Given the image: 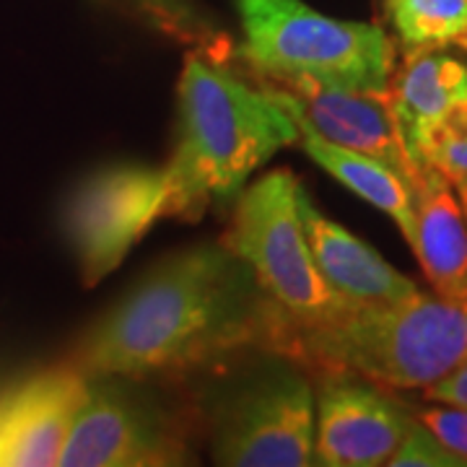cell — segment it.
I'll use <instances>...</instances> for the list:
<instances>
[{
  "instance_id": "cell-24",
  "label": "cell",
  "mask_w": 467,
  "mask_h": 467,
  "mask_svg": "<svg viewBox=\"0 0 467 467\" xmlns=\"http://www.w3.org/2000/svg\"><path fill=\"white\" fill-rule=\"evenodd\" d=\"M387 3H392V0H387Z\"/></svg>"
},
{
  "instance_id": "cell-4",
  "label": "cell",
  "mask_w": 467,
  "mask_h": 467,
  "mask_svg": "<svg viewBox=\"0 0 467 467\" xmlns=\"http://www.w3.org/2000/svg\"><path fill=\"white\" fill-rule=\"evenodd\" d=\"M244 57L270 81H317L382 94L395 70V47L382 26L317 14L301 0H236Z\"/></svg>"
},
{
  "instance_id": "cell-14",
  "label": "cell",
  "mask_w": 467,
  "mask_h": 467,
  "mask_svg": "<svg viewBox=\"0 0 467 467\" xmlns=\"http://www.w3.org/2000/svg\"><path fill=\"white\" fill-rule=\"evenodd\" d=\"M465 94L467 66L439 50L408 55L400 73L389 78V107L418 167L431 130Z\"/></svg>"
},
{
  "instance_id": "cell-21",
  "label": "cell",
  "mask_w": 467,
  "mask_h": 467,
  "mask_svg": "<svg viewBox=\"0 0 467 467\" xmlns=\"http://www.w3.org/2000/svg\"><path fill=\"white\" fill-rule=\"evenodd\" d=\"M451 187H454V192H457V201L462 205V213L467 218V177H457V180H450Z\"/></svg>"
},
{
  "instance_id": "cell-12",
  "label": "cell",
  "mask_w": 467,
  "mask_h": 467,
  "mask_svg": "<svg viewBox=\"0 0 467 467\" xmlns=\"http://www.w3.org/2000/svg\"><path fill=\"white\" fill-rule=\"evenodd\" d=\"M296 205L319 275L343 304H389L418 294L410 278L398 273L348 229L322 216L301 184L296 190Z\"/></svg>"
},
{
  "instance_id": "cell-17",
  "label": "cell",
  "mask_w": 467,
  "mask_h": 467,
  "mask_svg": "<svg viewBox=\"0 0 467 467\" xmlns=\"http://www.w3.org/2000/svg\"><path fill=\"white\" fill-rule=\"evenodd\" d=\"M420 167L439 169L447 180L467 177V94L431 130L420 150Z\"/></svg>"
},
{
  "instance_id": "cell-19",
  "label": "cell",
  "mask_w": 467,
  "mask_h": 467,
  "mask_svg": "<svg viewBox=\"0 0 467 467\" xmlns=\"http://www.w3.org/2000/svg\"><path fill=\"white\" fill-rule=\"evenodd\" d=\"M413 418L423 423L431 434L467 465V408L441 405L439 408H418Z\"/></svg>"
},
{
  "instance_id": "cell-6",
  "label": "cell",
  "mask_w": 467,
  "mask_h": 467,
  "mask_svg": "<svg viewBox=\"0 0 467 467\" xmlns=\"http://www.w3.org/2000/svg\"><path fill=\"white\" fill-rule=\"evenodd\" d=\"M161 216H171L167 169L115 164L88 174L66 205V236L86 285L122 265Z\"/></svg>"
},
{
  "instance_id": "cell-7",
  "label": "cell",
  "mask_w": 467,
  "mask_h": 467,
  "mask_svg": "<svg viewBox=\"0 0 467 467\" xmlns=\"http://www.w3.org/2000/svg\"><path fill=\"white\" fill-rule=\"evenodd\" d=\"M216 462L315 465V392L294 367H273L236 389L218 420Z\"/></svg>"
},
{
  "instance_id": "cell-5",
  "label": "cell",
  "mask_w": 467,
  "mask_h": 467,
  "mask_svg": "<svg viewBox=\"0 0 467 467\" xmlns=\"http://www.w3.org/2000/svg\"><path fill=\"white\" fill-rule=\"evenodd\" d=\"M299 182L275 169L250 184L236 202L223 247L250 267L254 284L291 325H309L333 315L343 301L319 275L301 229Z\"/></svg>"
},
{
  "instance_id": "cell-3",
  "label": "cell",
  "mask_w": 467,
  "mask_h": 467,
  "mask_svg": "<svg viewBox=\"0 0 467 467\" xmlns=\"http://www.w3.org/2000/svg\"><path fill=\"white\" fill-rule=\"evenodd\" d=\"M177 150L167 167L171 213L195 216L211 198H234L257 169L296 140V125L265 88L239 81L201 55L177 84Z\"/></svg>"
},
{
  "instance_id": "cell-2",
  "label": "cell",
  "mask_w": 467,
  "mask_h": 467,
  "mask_svg": "<svg viewBox=\"0 0 467 467\" xmlns=\"http://www.w3.org/2000/svg\"><path fill=\"white\" fill-rule=\"evenodd\" d=\"M270 340L330 377H356L379 389H426L467 356V309L418 291L389 304H343L309 325H291L281 315Z\"/></svg>"
},
{
  "instance_id": "cell-1",
  "label": "cell",
  "mask_w": 467,
  "mask_h": 467,
  "mask_svg": "<svg viewBox=\"0 0 467 467\" xmlns=\"http://www.w3.org/2000/svg\"><path fill=\"white\" fill-rule=\"evenodd\" d=\"M254 285L250 267L226 247L177 252L84 335L70 367L86 379L150 377L270 337L278 309L263 304Z\"/></svg>"
},
{
  "instance_id": "cell-10",
  "label": "cell",
  "mask_w": 467,
  "mask_h": 467,
  "mask_svg": "<svg viewBox=\"0 0 467 467\" xmlns=\"http://www.w3.org/2000/svg\"><path fill=\"white\" fill-rule=\"evenodd\" d=\"M413 416L379 387L330 377L315 402V462L325 467L387 465Z\"/></svg>"
},
{
  "instance_id": "cell-22",
  "label": "cell",
  "mask_w": 467,
  "mask_h": 467,
  "mask_svg": "<svg viewBox=\"0 0 467 467\" xmlns=\"http://www.w3.org/2000/svg\"><path fill=\"white\" fill-rule=\"evenodd\" d=\"M457 42H460V45H462V47H465V50H467V29H465V34H462V36L457 39Z\"/></svg>"
},
{
  "instance_id": "cell-8",
  "label": "cell",
  "mask_w": 467,
  "mask_h": 467,
  "mask_svg": "<svg viewBox=\"0 0 467 467\" xmlns=\"http://www.w3.org/2000/svg\"><path fill=\"white\" fill-rule=\"evenodd\" d=\"M182 447L149 405L115 384L88 379L81 408L67 429L63 467H143L180 462Z\"/></svg>"
},
{
  "instance_id": "cell-13",
  "label": "cell",
  "mask_w": 467,
  "mask_h": 467,
  "mask_svg": "<svg viewBox=\"0 0 467 467\" xmlns=\"http://www.w3.org/2000/svg\"><path fill=\"white\" fill-rule=\"evenodd\" d=\"M416 211L413 252L429 284L447 301L467 294V218L451 182L434 167H420L410 187Z\"/></svg>"
},
{
  "instance_id": "cell-23",
  "label": "cell",
  "mask_w": 467,
  "mask_h": 467,
  "mask_svg": "<svg viewBox=\"0 0 467 467\" xmlns=\"http://www.w3.org/2000/svg\"><path fill=\"white\" fill-rule=\"evenodd\" d=\"M460 304H462V306H465V309H467V294H465V299L460 301Z\"/></svg>"
},
{
  "instance_id": "cell-20",
  "label": "cell",
  "mask_w": 467,
  "mask_h": 467,
  "mask_svg": "<svg viewBox=\"0 0 467 467\" xmlns=\"http://www.w3.org/2000/svg\"><path fill=\"white\" fill-rule=\"evenodd\" d=\"M423 398L441 405H454V408H467V356L451 368L450 374H444L441 379L429 384L423 389Z\"/></svg>"
},
{
  "instance_id": "cell-11",
  "label": "cell",
  "mask_w": 467,
  "mask_h": 467,
  "mask_svg": "<svg viewBox=\"0 0 467 467\" xmlns=\"http://www.w3.org/2000/svg\"><path fill=\"white\" fill-rule=\"evenodd\" d=\"M88 379L73 367L34 374L0 389V467L57 465Z\"/></svg>"
},
{
  "instance_id": "cell-9",
  "label": "cell",
  "mask_w": 467,
  "mask_h": 467,
  "mask_svg": "<svg viewBox=\"0 0 467 467\" xmlns=\"http://www.w3.org/2000/svg\"><path fill=\"white\" fill-rule=\"evenodd\" d=\"M265 91L288 115L304 119L319 138L382 161L398 171L408 187L418 180L420 167L402 140L387 91H346L306 78L278 81L275 88L270 86Z\"/></svg>"
},
{
  "instance_id": "cell-18",
  "label": "cell",
  "mask_w": 467,
  "mask_h": 467,
  "mask_svg": "<svg viewBox=\"0 0 467 467\" xmlns=\"http://www.w3.org/2000/svg\"><path fill=\"white\" fill-rule=\"evenodd\" d=\"M387 465L392 467H465V462L451 454L439 439H436L423 423H418L416 418L410 420L408 431L398 444V450L392 451V457L387 460Z\"/></svg>"
},
{
  "instance_id": "cell-16",
  "label": "cell",
  "mask_w": 467,
  "mask_h": 467,
  "mask_svg": "<svg viewBox=\"0 0 467 467\" xmlns=\"http://www.w3.org/2000/svg\"><path fill=\"white\" fill-rule=\"evenodd\" d=\"M387 5L408 55L441 50L467 29V0H392Z\"/></svg>"
},
{
  "instance_id": "cell-15",
  "label": "cell",
  "mask_w": 467,
  "mask_h": 467,
  "mask_svg": "<svg viewBox=\"0 0 467 467\" xmlns=\"http://www.w3.org/2000/svg\"><path fill=\"white\" fill-rule=\"evenodd\" d=\"M291 119L296 125V138L301 140V149L306 150V156L327 174H333L337 182L346 184L350 192H356L358 198H364L374 208L387 213L400 226L408 244H413V236H416L413 195L400 174L364 153H356V150L335 146L330 140L319 138L299 117L291 115Z\"/></svg>"
}]
</instances>
